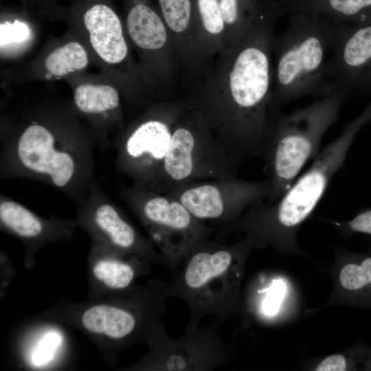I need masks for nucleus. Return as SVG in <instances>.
I'll return each instance as SVG.
<instances>
[{"label": "nucleus", "mask_w": 371, "mask_h": 371, "mask_svg": "<svg viewBox=\"0 0 371 371\" xmlns=\"http://www.w3.org/2000/svg\"><path fill=\"white\" fill-rule=\"evenodd\" d=\"M278 15L260 20L216 55L201 85L184 102L226 149L235 165L260 157L278 111L271 42Z\"/></svg>", "instance_id": "f257e3e1"}, {"label": "nucleus", "mask_w": 371, "mask_h": 371, "mask_svg": "<svg viewBox=\"0 0 371 371\" xmlns=\"http://www.w3.org/2000/svg\"><path fill=\"white\" fill-rule=\"evenodd\" d=\"M93 134L76 124L32 120L1 135L0 179H27L44 183L78 207L94 175Z\"/></svg>", "instance_id": "f03ea898"}, {"label": "nucleus", "mask_w": 371, "mask_h": 371, "mask_svg": "<svg viewBox=\"0 0 371 371\" xmlns=\"http://www.w3.org/2000/svg\"><path fill=\"white\" fill-rule=\"evenodd\" d=\"M370 121L371 99L363 112L315 157L308 170L280 198L270 203L260 200L253 203L238 218L230 222V229L254 237L264 247H271L282 253L300 252L298 230L344 165L357 134Z\"/></svg>", "instance_id": "7ed1b4c3"}, {"label": "nucleus", "mask_w": 371, "mask_h": 371, "mask_svg": "<svg viewBox=\"0 0 371 371\" xmlns=\"http://www.w3.org/2000/svg\"><path fill=\"white\" fill-rule=\"evenodd\" d=\"M262 247L249 235L229 245L207 239L186 256L178 275L168 281L169 297L182 299L189 308L186 332L198 328L205 317L221 323L240 312L246 262Z\"/></svg>", "instance_id": "20e7f679"}, {"label": "nucleus", "mask_w": 371, "mask_h": 371, "mask_svg": "<svg viewBox=\"0 0 371 371\" xmlns=\"http://www.w3.org/2000/svg\"><path fill=\"white\" fill-rule=\"evenodd\" d=\"M168 297V282L151 280L83 303L58 306L45 315L72 325L89 335L102 350L113 353L144 342L161 322Z\"/></svg>", "instance_id": "39448f33"}, {"label": "nucleus", "mask_w": 371, "mask_h": 371, "mask_svg": "<svg viewBox=\"0 0 371 371\" xmlns=\"http://www.w3.org/2000/svg\"><path fill=\"white\" fill-rule=\"evenodd\" d=\"M286 29L273 36V103L276 109L305 96L325 97L339 89L327 74L339 23L315 14H288Z\"/></svg>", "instance_id": "423d86ee"}, {"label": "nucleus", "mask_w": 371, "mask_h": 371, "mask_svg": "<svg viewBox=\"0 0 371 371\" xmlns=\"http://www.w3.org/2000/svg\"><path fill=\"white\" fill-rule=\"evenodd\" d=\"M351 92L339 88L286 114L278 113L261 155L270 185L267 202L280 198L317 155L325 134L335 122Z\"/></svg>", "instance_id": "0eeeda50"}, {"label": "nucleus", "mask_w": 371, "mask_h": 371, "mask_svg": "<svg viewBox=\"0 0 371 371\" xmlns=\"http://www.w3.org/2000/svg\"><path fill=\"white\" fill-rule=\"evenodd\" d=\"M235 166L224 146L185 104L168 151L148 189L165 193L184 183L236 177Z\"/></svg>", "instance_id": "6e6552de"}, {"label": "nucleus", "mask_w": 371, "mask_h": 371, "mask_svg": "<svg viewBox=\"0 0 371 371\" xmlns=\"http://www.w3.org/2000/svg\"><path fill=\"white\" fill-rule=\"evenodd\" d=\"M120 196L158 247L164 265L173 273L212 232L179 201L166 194L133 186L122 189Z\"/></svg>", "instance_id": "1a4fd4ad"}, {"label": "nucleus", "mask_w": 371, "mask_h": 371, "mask_svg": "<svg viewBox=\"0 0 371 371\" xmlns=\"http://www.w3.org/2000/svg\"><path fill=\"white\" fill-rule=\"evenodd\" d=\"M183 102L157 104L131 124L115 142V164L133 186L148 188L168 151Z\"/></svg>", "instance_id": "9d476101"}, {"label": "nucleus", "mask_w": 371, "mask_h": 371, "mask_svg": "<svg viewBox=\"0 0 371 371\" xmlns=\"http://www.w3.org/2000/svg\"><path fill=\"white\" fill-rule=\"evenodd\" d=\"M218 324L212 320L194 331L172 339L161 321L144 342L148 348L147 354L125 370L209 371L223 366L232 360L233 350L222 339Z\"/></svg>", "instance_id": "9b49d317"}, {"label": "nucleus", "mask_w": 371, "mask_h": 371, "mask_svg": "<svg viewBox=\"0 0 371 371\" xmlns=\"http://www.w3.org/2000/svg\"><path fill=\"white\" fill-rule=\"evenodd\" d=\"M194 38L200 62L241 38L255 24L270 15H282L278 0H192Z\"/></svg>", "instance_id": "f8f14e48"}, {"label": "nucleus", "mask_w": 371, "mask_h": 371, "mask_svg": "<svg viewBox=\"0 0 371 371\" xmlns=\"http://www.w3.org/2000/svg\"><path fill=\"white\" fill-rule=\"evenodd\" d=\"M270 192L267 179L248 181L236 177L194 181L166 192L179 201L196 218L234 221L253 203L267 200Z\"/></svg>", "instance_id": "ddd939ff"}, {"label": "nucleus", "mask_w": 371, "mask_h": 371, "mask_svg": "<svg viewBox=\"0 0 371 371\" xmlns=\"http://www.w3.org/2000/svg\"><path fill=\"white\" fill-rule=\"evenodd\" d=\"M78 208V225L90 236L91 243L164 265L153 242L138 232L104 194L95 179L85 200Z\"/></svg>", "instance_id": "4468645a"}, {"label": "nucleus", "mask_w": 371, "mask_h": 371, "mask_svg": "<svg viewBox=\"0 0 371 371\" xmlns=\"http://www.w3.org/2000/svg\"><path fill=\"white\" fill-rule=\"evenodd\" d=\"M129 36L144 54L157 78L168 84L179 65L168 29L152 0H125Z\"/></svg>", "instance_id": "2eb2a0df"}, {"label": "nucleus", "mask_w": 371, "mask_h": 371, "mask_svg": "<svg viewBox=\"0 0 371 371\" xmlns=\"http://www.w3.org/2000/svg\"><path fill=\"white\" fill-rule=\"evenodd\" d=\"M327 74L339 88L371 92V23H339Z\"/></svg>", "instance_id": "dca6fc26"}, {"label": "nucleus", "mask_w": 371, "mask_h": 371, "mask_svg": "<svg viewBox=\"0 0 371 371\" xmlns=\"http://www.w3.org/2000/svg\"><path fill=\"white\" fill-rule=\"evenodd\" d=\"M1 229L17 238L25 247L24 265L34 264L39 249L54 243H63L72 237L78 225L76 218H46L38 216L21 203L3 194L0 195Z\"/></svg>", "instance_id": "f3484780"}, {"label": "nucleus", "mask_w": 371, "mask_h": 371, "mask_svg": "<svg viewBox=\"0 0 371 371\" xmlns=\"http://www.w3.org/2000/svg\"><path fill=\"white\" fill-rule=\"evenodd\" d=\"M152 262L134 254H126L108 247L91 243L87 257L89 298L126 290L146 274Z\"/></svg>", "instance_id": "a211bd4d"}, {"label": "nucleus", "mask_w": 371, "mask_h": 371, "mask_svg": "<svg viewBox=\"0 0 371 371\" xmlns=\"http://www.w3.org/2000/svg\"><path fill=\"white\" fill-rule=\"evenodd\" d=\"M84 5L82 21L97 54L110 64L122 63L128 52L121 21L106 1L89 0Z\"/></svg>", "instance_id": "6ab92c4d"}, {"label": "nucleus", "mask_w": 371, "mask_h": 371, "mask_svg": "<svg viewBox=\"0 0 371 371\" xmlns=\"http://www.w3.org/2000/svg\"><path fill=\"white\" fill-rule=\"evenodd\" d=\"M168 29L179 65L187 74L203 72L194 38L192 0H155Z\"/></svg>", "instance_id": "aec40b11"}, {"label": "nucleus", "mask_w": 371, "mask_h": 371, "mask_svg": "<svg viewBox=\"0 0 371 371\" xmlns=\"http://www.w3.org/2000/svg\"><path fill=\"white\" fill-rule=\"evenodd\" d=\"M330 304L371 302V255L337 253Z\"/></svg>", "instance_id": "412c9836"}, {"label": "nucleus", "mask_w": 371, "mask_h": 371, "mask_svg": "<svg viewBox=\"0 0 371 371\" xmlns=\"http://www.w3.org/2000/svg\"><path fill=\"white\" fill-rule=\"evenodd\" d=\"M283 14H315L343 24L371 23V0H280Z\"/></svg>", "instance_id": "4be33fe9"}, {"label": "nucleus", "mask_w": 371, "mask_h": 371, "mask_svg": "<svg viewBox=\"0 0 371 371\" xmlns=\"http://www.w3.org/2000/svg\"><path fill=\"white\" fill-rule=\"evenodd\" d=\"M74 103L81 113L95 119L119 120L120 94L109 85H82L74 91Z\"/></svg>", "instance_id": "5701e85b"}, {"label": "nucleus", "mask_w": 371, "mask_h": 371, "mask_svg": "<svg viewBox=\"0 0 371 371\" xmlns=\"http://www.w3.org/2000/svg\"><path fill=\"white\" fill-rule=\"evenodd\" d=\"M88 63L84 47L77 42H69L52 52L46 58V69L55 76H63L82 70Z\"/></svg>", "instance_id": "b1692460"}, {"label": "nucleus", "mask_w": 371, "mask_h": 371, "mask_svg": "<svg viewBox=\"0 0 371 371\" xmlns=\"http://www.w3.org/2000/svg\"><path fill=\"white\" fill-rule=\"evenodd\" d=\"M28 348L27 360L33 368L47 367L52 363L63 344V336L53 328H45L34 339Z\"/></svg>", "instance_id": "393cba45"}, {"label": "nucleus", "mask_w": 371, "mask_h": 371, "mask_svg": "<svg viewBox=\"0 0 371 371\" xmlns=\"http://www.w3.org/2000/svg\"><path fill=\"white\" fill-rule=\"evenodd\" d=\"M346 235L355 233L371 235V207L359 211L351 220L346 222H331Z\"/></svg>", "instance_id": "a878e982"}, {"label": "nucleus", "mask_w": 371, "mask_h": 371, "mask_svg": "<svg viewBox=\"0 0 371 371\" xmlns=\"http://www.w3.org/2000/svg\"><path fill=\"white\" fill-rule=\"evenodd\" d=\"M29 35L25 24L16 21L14 24L1 25V45L25 41Z\"/></svg>", "instance_id": "bb28decb"}, {"label": "nucleus", "mask_w": 371, "mask_h": 371, "mask_svg": "<svg viewBox=\"0 0 371 371\" xmlns=\"http://www.w3.org/2000/svg\"><path fill=\"white\" fill-rule=\"evenodd\" d=\"M280 0H278L279 3H280Z\"/></svg>", "instance_id": "cd10ccee"}]
</instances>
